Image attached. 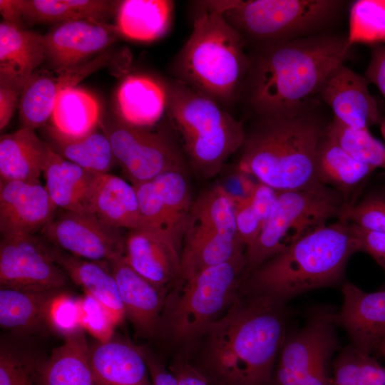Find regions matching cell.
I'll return each mask as SVG.
<instances>
[{"label":"cell","instance_id":"f35d334b","mask_svg":"<svg viewBox=\"0 0 385 385\" xmlns=\"http://www.w3.org/2000/svg\"><path fill=\"white\" fill-rule=\"evenodd\" d=\"M185 174V170H168L152 180L169 216L184 235L193 202Z\"/></svg>","mask_w":385,"mask_h":385},{"label":"cell","instance_id":"ffe728a7","mask_svg":"<svg viewBox=\"0 0 385 385\" xmlns=\"http://www.w3.org/2000/svg\"><path fill=\"white\" fill-rule=\"evenodd\" d=\"M108 263L118 287L125 317L140 336H154L158 332L168 291L156 287L138 273L124 255Z\"/></svg>","mask_w":385,"mask_h":385},{"label":"cell","instance_id":"11a10c76","mask_svg":"<svg viewBox=\"0 0 385 385\" xmlns=\"http://www.w3.org/2000/svg\"><path fill=\"white\" fill-rule=\"evenodd\" d=\"M378 351L385 357V337L382 339L378 347Z\"/></svg>","mask_w":385,"mask_h":385},{"label":"cell","instance_id":"7a4b0ae2","mask_svg":"<svg viewBox=\"0 0 385 385\" xmlns=\"http://www.w3.org/2000/svg\"><path fill=\"white\" fill-rule=\"evenodd\" d=\"M284 303L237 295L205 329L204 364L217 385H267L285 333Z\"/></svg>","mask_w":385,"mask_h":385},{"label":"cell","instance_id":"8992f818","mask_svg":"<svg viewBox=\"0 0 385 385\" xmlns=\"http://www.w3.org/2000/svg\"><path fill=\"white\" fill-rule=\"evenodd\" d=\"M167 120L196 174L217 175L240 150L246 130L218 103L173 78L167 80Z\"/></svg>","mask_w":385,"mask_h":385},{"label":"cell","instance_id":"4316f807","mask_svg":"<svg viewBox=\"0 0 385 385\" xmlns=\"http://www.w3.org/2000/svg\"><path fill=\"white\" fill-rule=\"evenodd\" d=\"M88 213L114 228L132 230L140 227L135 187L109 173L100 175L89 201Z\"/></svg>","mask_w":385,"mask_h":385},{"label":"cell","instance_id":"b9f144b4","mask_svg":"<svg viewBox=\"0 0 385 385\" xmlns=\"http://www.w3.org/2000/svg\"><path fill=\"white\" fill-rule=\"evenodd\" d=\"M45 361L1 345L0 385H44Z\"/></svg>","mask_w":385,"mask_h":385},{"label":"cell","instance_id":"f907efd6","mask_svg":"<svg viewBox=\"0 0 385 385\" xmlns=\"http://www.w3.org/2000/svg\"><path fill=\"white\" fill-rule=\"evenodd\" d=\"M178 385H208L205 376L190 364L180 361L171 366Z\"/></svg>","mask_w":385,"mask_h":385},{"label":"cell","instance_id":"d4e9b609","mask_svg":"<svg viewBox=\"0 0 385 385\" xmlns=\"http://www.w3.org/2000/svg\"><path fill=\"white\" fill-rule=\"evenodd\" d=\"M43 175L45 188L56 207L65 212L88 213L101 174L81 168L51 149Z\"/></svg>","mask_w":385,"mask_h":385},{"label":"cell","instance_id":"277c9868","mask_svg":"<svg viewBox=\"0 0 385 385\" xmlns=\"http://www.w3.org/2000/svg\"><path fill=\"white\" fill-rule=\"evenodd\" d=\"M327 127L305 110L258 118L246 130L237 169L277 191L321 184L316 173V155Z\"/></svg>","mask_w":385,"mask_h":385},{"label":"cell","instance_id":"52a82bcc","mask_svg":"<svg viewBox=\"0 0 385 385\" xmlns=\"http://www.w3.org/2000/svg\"><path fill=\"white\" fill-rule=\"evenodd\" d=\"M246 266L245 252H242L178 282L167 294L158 333L180 343L202 335L237 297Z\"/></svg>","mask_w":385,"mask_h":385},{"label":"cell","instance_id":"603a6c76","mask_svg":"<svg viewBox=\"0 0 385 385\" xmlns=\"http://www.w3.org/2000/svg\"><path fill=\"white\" fill-rule=\"evenodd\" d=\"M50 250L67 277L104 307L115 326L121 323L125 317V310L108 262L88 260L58 250Z\"/></svg>","mask_w":385,"mask_h":385},{"label":"cell","instance_id":"f6af8a7d","mask_svg":"<svg viewBox=\"0 0 385 385\" xmlns=\"http://www.w3.org/2000/svg\"><path fill=\"white\" fill-rule=\"evenodd\" d=\"M80 322L82 329L100 342L113 338L115 324L104 307L91 296L78 297Z\"/></svg>","mask_w":385,"mask_h":385},{"label":"cell","instance_id":"f546056e","mask_svg":"<svg viewBox=\"0 0 385 385\" xmlns=\"http://www.w3.org/2000/svg\"><path fill=\"white\" fill-rule=\"evenodd\" d=\"M376 169L355 159L325 132L316 155V173L319 183L347 197Z\"/></svg>","mask_w":385,"mask_h":385},{"label":"cell","instance_id":"5b68a950","mask_svg":"<svg viewBox=\"0 0 385 385\" xmlns=\"http://www.w3.org/2000/svg\"><path fill=\"white\" fill-rule=\"evenodd\" d=\"M358 252L349 222L339 220L299 239L246 275L242 294L272 297L282 303L342 278L350 257Z\"/></svg>","mask_w":385,"mask_h":385},{"label":"cell","instance_id":"7dc6e473","mask_svg":"<svg viewBox=\"0 0 385 385\" xmlns=\"http://www.w3.org/2000/svg\"><path fill=\"white\" fill-rule=\"evenodd\" d=\"M252 178L237 169L226 176L220 184L235 207L249 202L252 198L258 183L254 181Z\"/></svg>","mask_w":385,"mask_h":385},{"label":"cell","instance_id":"8d00e7d4","mask_svg":"<svg viewBox=\"0 0 385 385\" xmlns=\"http://www.w3.org/2000/svg\"><path fill=\"white\" fill-rule=\"evenodd\" d=\"M278 192L258 182L250 200L235 207L237 234L246 247L260 235L277 201Z\"/></svg>","mask_w":385,"mask_h":385},{"label":"cell","instance_id":"ee69618b","mask_svg":"<svg viewBox=\"0 0 385 385\" xmlns=\"http://www.w3.org/2000/svg\"><path fill=\"white\" fill-rule=\"evenodd\" d=\"M48 325L50 329L63 337L82 330L78 298L61 290L50 304Z\"/></svg>","mask_w":385,"mask_h":385},{"label":"cell","instance_id":"74e56055","mask_svg":"<svg viewBox=\"0 0 385 385\" xmlns=\"http://www.w3.org/2000/svg\"><path fill=\"white\" fill-rule=\"evenodd\" d=\"M326 134L357 160L385 170V146L368 130L351 128L334 117Z\"/></svg>","mask_w":385,"mask_h":385},{"label":"cell","instance_id":"60d3db41","mask_svg":"<svg viewBox=\"0 0 385 385\" xmlns=\"http://www.w3.org/2000/svg\"><path fill=\"white\" fill-rule=\"evenodd\" d=\"M133 185L135 189L140 216L139 228L159 231L183 245L185 235L169 216L153 181Z\"/></svg>","mask_w":385,"mask_h":385},{"label":"cell","instance_id":"816d5d0a","mask_svg":"<svg viewBox=\"0 0 385 385\" xmlns=\"http://www.w3.org/2000/svg\"><path fill=\"white\" fill-rule=\"evenodd\" d=\"M143 354L153 385H178L171 371H168L156 359L145 354V351Z\"/></svg>","mask_w":385,"mask_h":385},{"label":"cell","instance_id":"f5cc1de1","mask_svg":"<svg viewBox=\"0 0 385 385\" xmlns=\"http://www.w3.org/2000/svg\"><path fill=\"white\" fill-rule=\"evenodd\" d=\"M329 359L328 357L318 361L303 379L300 385H334L327 371Z\"/></svg>","mask_w":385,"mask_h":385},{"label":"cell","instance_id":"30bf717a","mask_svg":"<svg viewBox=\"0 0 385 385\" xmlns=\"http://www.w3.org/2000/svg\"><path fill=\"white\" fill-rule=\"evenodd\" d=\"M115 163L132 185L153 180L168 170H185V158L172 129L139 128L119 119L102 125Z\"/></svg>","mask_w":385,"mask_h":385},{"label":"cell","instance_id":"6f0895ef","mask_svg":"<svg viewBox=\"0 0 385 385\" xmlns=\"http://www.w3.org/2000/svg\"><path fill=\"white\" fill-rule=\"evenodd\" d=\"M335 385V384H334Z\"/></svg>","mask_w":385,"mask_h":385},{"label":"cell","instance_id":"83f0119b","mask_svg":"<svg viewBox=\"0 0 385 385\" xmlns=\"http://www.w3.org/2000/svg\"><path fill=\"white\" fill-rule=\"evenodd\" d=\"M61 290L1 288V327L19 334L31 333L44 327L48 328L50 304Z\"/></svg>","mask_w":385,"mask_h":385},{"label":"cell","instance_id":"4dcf8cb0","mask_svg":"<svg viewBox=\"0 0 385 385\" xmlns=\"http://www.w3.org/2000/svg\"><path fill=\"white\" fill-rule=\"evenodd\" d=\"M44 385H96L89 346L82 329L64 337L45 361Z\"/></svg>","mask_w":385,"mask_h":385},{"label":"cell","instance_id":"d6a6232c","mask_svg":"<svg viewBox=\"0 0 385 385\" xmlns=\"http://www.w3.org/2000/svg\"><path fill=\"white\" fill-rule=\"evenodd\" d=\"M48 145L63 158L99 174L108 173L115 163L107 135L96 130L82 137L66 136L51 125L46 127Z\"/></svg>","mask_w":385,"mask_h":385},{"label":"cell","instance_id":"7402d4cb","mask_svg":"<svg viewBox=\"0 0 385 385\" xmlns=\"http://www.w3.org/2000/svg\"><path fill=\"white\" fill-rule=\"evenodd\" d=\"M119 120L128 125L151 128L167 116V81L145 75H129L116 94Z\"/></svg>","mask_w":385,"mask_h":385},{"label":"cell","instance_id":"5bb4252c","mask_svg":"<svg viewBox=\"0 0 385 385\" xmlns=\"http://www.w3.org/2000/svg\"><path fill=\"white\" fill-rule=\"evenodd\" d=\"M334 313L317 312L285 342L273 385H300L311 369L330 357L337 346Z\"/></svg>","mask_w":385,"mask_h":385},{"label":"cell","instance_id":"6da1fadb","mask_svg":"<svg viewBox=\"0 0 385 385\" xmlns=\"http://www.w3.org/2000/svg\"><path fill=\"white\" fill-rule=\"evenodd\" d=\"M350 47L347 37L319 35L252 50L240 100L258 118L303 111Z\"/></svg>","mask_w":385,"mask_h":385},{"label":"cell","instance_id":"7bdbcfd3","mask_svg":"<svg viewBox=\"0 0 385 385\" xmlns=\"http://www.w3.org/2000/svg\"><path fill=\"white\" fill-rule=\"evenodd\" d=\"M373 192L357 203H349L339 220L364 229L385 233V193Z\"/></svg>","mask_w":385,"mask_h":385},{"label":"cell","instance_id":"44dd1931","mask_svg":"<svg viewBox=\"0 0 385 385\" xmlns=\"http://www.w3.org/2000/svg\"><path fill=\"white\" fill-rule=\"evenodd\" d=\"M96 385H153L143 351L113 338L89 347Z\"/></svg>","mask_w":385,"mask_h":385},{"label":"cell","instance_id":"3957f363","mask_svg":"<svg viewBox=\"0 0 385 385\" xmlns=\"http://www.w3.org/2000/svg\"><path fill=\"white\" fill-rule=\"evenodd\" d=\"M192 31L172 64L174 79L227 109L240 100L250 60L217 1H192Z\"/></svg>","mask_w":385,"mask_h":385},{"label":"cell","instance_id":"8fae6325","mask_svg":"<svg viewBox=\"0 0 385 385\" xmlns=\"http://www.w3.org/2000/svg\"><path fill=\"white\" fill-rule=\"evenodd\" d=\"M67 278L50 249L34 235L1 237V288L61 289Z\"/></svg>","mask_w":385,"mask_h":385},{"label":"cell","instance_id":"f1b7e54d","mask_svg":"<svg viewBox=\"0 0 385 385\" xmlns=\"http://www.w3.org/2000/svg\"><path fill=\"white\" fill-rule=\"evenodd\" d=\"M174 2L168 0H125L117 9V24L122 36L149 41L165 36L171 26Z\"/></svg>","mask_w":385,"mask_h":385},{"label":"cell","instance_id":"9c48e42d","mask_svg":"<svg viewBox=\"0 0 385 385\" xmlns=\"http://www.w3.org/2000/svg\"><path fill=\"white\" fill-rule=\"evenodd\" d=\"M349 203L342 193L322 183L279 191L260 235L245 249V276L302 237L326 225L328 220L339 218Z\"/></svg>","mask_w":385,"mask_h":385},{"label":"cell","instance_id":"681fc988","mask_svg":"<svg viewBox=\"0 0 385 385\" xmlns=\"http://www.w3.org/2000/svg\"><path fill=\"white\" fill-rule=\"evenodd\" d=\"M366 78L375 84L385 98V46L374 48L369 65L366 71Z\"/></svg>","mask_w":385,"mask_h":385},{"label":"cell","instance_id":"ab89813d","mask_svg":"<svg viewBox=\"0 0 385 385\" xmlns=\"http://www.w3.org/2000/svg\"><path fill=\"white\" fill-rule=\"evenodd\" d=\"M350 46L385 42V0H359L350 11Z\"/></svg>","mask_w":385,"mask_h":385},{"label":"cell","instance_id":"d590c367","mask_svg":"<svg viewBox=\"0 0 385 385\" xmlns=\"http://www.w3.org/2000/svg\"><path fill=\"white\" fill-rule=\"evenodd\" d=\"M188 220L239 238L234 204L220 185L204 192L192 202Z\"/></svg>","mask_w":385,"mask_h":385},{"label":"cell","instance_id":"7c38bea8","mask_svg":"<svg viewBox=\"0 0 385 385\" xmlns=\"http://www.w3.org/2000/svg\"><path fill=\"white\" fill-rule=\"evenodd\" d=\"M41 231L50 242L75 257L109 262L124 255L125 236L120 229L90 213L65 212Z\"/></svg>","mask_w":385,"mask_h":385},{"label":"cell","instance_id":"ac0fdd59","mask_svg":"<svg viewBox=\"0 0 385 385\" xmlns=\"http://www.w3.org/2000/svg\"><path fill=\"white\" fill-rule=\"evenodd\" d=\"M369 83L366 77L342 64L327 78L319 94L342 123L355 130H368L379 118Z\"/></svg>","mask_w":385,"mask_h":385},{"label":"cell","instance_id":"bcb514c9","mask_svg":"<svg viewBox=\"0 0 385 385\" xmlns=\"http://www.w3.org/2000/svg\"><path fill=\"white\" fill-rule=\"evenodd\" d=\"M26 81L14 73L0 71V128L9 123L17 106Z\"/></svg>","mask_w":385,"mask_h":385},{"label":"cell","instance_id":"c3c4849f","mask_svg":"<svg viewBox=\"0 0 385 385\" xmlns=\"http://www.w3.org/2000/svg\"><path fill=\"white\" fill-rule=\"evenodd\" d=\"M358 252L371 256L385 271V233L368 230L349 223Z\"/></svg>","mask_w":385,"mask_h":385},{"label":"cell","instance_id":"4fadbf2b","mask_svg":"<svg viewBox=\"0 0 385 385\" xmlns=\"http://www.w3.org/2000/svg\"><path fill=\"white\" fill-rule=\"evenodd\" d=\"M121 36L116 25L93 19L58 23L43 35L45 60L51 69L72 68Z\"/></svg>","mask_w":385,"mask_h":385},{"label":"cell","instance_id":"d6986e66","mask_svg":"<svg viewBox=\"0 0 385 385\" xmlns=\"http://www.w3.org/2000/svg\"><path fill=\"white\" fill-rule=\"evenodd\" d=\"M343 304L336 324L347 332L352 346L370 354L385 337V290L366 292L351 283L342 287Z\"/></svg>","mask_w":385,"mask_h":385},{"label":"cell","instance_id":"9f6ffc18","mask_svg":"<svg viewBox=\"0 0 385 385\" xmlns=\"http://www.w3.org/2000/svg\"><path fill=\"white\" fill-rule=\"evenodd\" d=\"M380 129H381V134L384 137V139L385 140V120H383L381 122Z\"/></svg>","mask_w":385,"mask_h":385},{"label":"cell","instance_id":"2e32d148","mask_svg":"<svg viewBox=\"0 0 385 385\" xmlns=\"http://www.w3.org/2000/svg\"><path fill=\"white\" fill-rule=\"evenodd\" d=\"M183 245L159 231L128 230L124 257L138 273L156 287L168 291L180 277Z\"/></svg>","mask_w":385,"mask_h":385},{"label":"cell","instance_id":"ba28073f","mask_svg":"<svg viewBox=\"0 0 385 385\" xmlns=\"http://www.w3.org/2000/svg\"><path fill=\"white\" fill-rule=\"evenodd\" d=\"M225 21L252 50L305 37L327 24L344 4L337 0L217 1Z\"/></svg>","mask_w":385,"mask_h":385},{"label":"cell","instance_id":"e575fe53","mask_svg":"<svg viewBox=\"0 0 385 385\" xmlns=\"http://www.w3.org/2000/svg\"><path fill=\"white\" fill-rule=\"evenodd\" d=\"M51 119V126L62 135L82 137L95 130L100 120V106L86 91L69 88L58 96Z\"/></svg>","mask_w":385,"mask_h":385},{"label":"cell","instance_id":"836d02e7","mask_svg":"<svg viewBox=\"0 0 385 385\" xmlns=\"http://www.w3.org/2000/svg\"><path fill=\"white\" fill-rule=\"evenodd\" d=\"M26 25L93 19L101 21L120 1L107 0H19Z\"/></svg>","mask_w":385,"mask_h":385},{"label":"cell","instance_id":"e0dca14e","mask_svg":"<svg viewBox=\"0 0 385 385\" xmlns=\"http://www.w3.org/2000/svg\"><path fill=\"white\" fill-rule=\"evenodd\" d=\"M56 208L39 181H0L1 237L34 235L53 220Z\"/></svg>","mask_w":385,"mask_h":385},{"label":"cell","instance_id":"9a60e30c","mask_svg":"<svg viewBox=\"0 0 385 385\" xmlns=\"http://www.w3.org/2000/svg\"><path fill=\"white\" fill-rule=\"evenodd\" d=\"M111 55L103 52L93 60L61 69H36L28 79L19 109L22 128L34 130L51 118L56 101L65 90L76 87L86 77L106 66Z\"/></svg>","mask_w":385,"mask_h":385},{"label":"cell","instance_id":"db71d44e","mask_svg":"<svg viewBox=\"0 0 385 385\" xmlns=\"http://www.w3.org/2000/svg\"><path fill=\"white\" fill-rule=\"evenodd\" d=\"M0 11L5 21L25 29L19 0H0Z\"/></svg>","mask_w":385,"mask_h":385},{"label":"cell","instance_id":"1f68e13d","mask_svg":"<svg viewBox=\"0 0 385 385\" xmlns=\"http://www.w3.org/2000/svg\"><path fill=\"white\" fill-rule=\"evenodd\" d=\"M46 59L43 36L5 21L0 24V71L28 81Z\"/></svg>","mask_w":385,"mask_h":385},{"label":"cell","instance_id":"cb8c5ba5","mask_svg":"<svg viewBox=\"0 0 385 385\" xmlns=\"http://www.w3.org/2000/svg\"><path fill=\"white\" fill-rule=\"evenodd\" d=\"M239 238L188 220L181 253L180 277L186 280L201 271L245 252Z\"/></svg>","mask_w":385,"mask_h":385},{"label":"cell","instance_id":"484cf974","mask_svg":"<svg viewBox=\"0 0 385 385\" xmlns=\"http://www.w3.org/2000/svg\"><path fill=\"white\" fill-rule=\"evenodd\" d=\"M51 151L34 130L21 128L0 137L1 181L38 182Z\"/></svg>","mask_w":385,"mask_h":385}]
</instances>
